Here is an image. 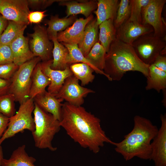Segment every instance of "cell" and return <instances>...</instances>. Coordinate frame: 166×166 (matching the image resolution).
<instances>
[{
  "label": "cell",
  "mask_w": 166,
  "mask_h": 166,
  "mask_svg": "<svg viewBox=\"0 0 166 166\" xmlns=\"http://www.w3.org/2000/svg\"><path fill=\"white\" fill-rule=\"evenodd\" d=\"M100 119L81 106L67 102L62 104L61 127L82 147L95 153L99 152L105 143L112 144L101 127Z\"/></svg>",
  "instance_id": "obj_1"
},
{
  "label": "cell",
  "mask_w": 166,
  "mask_h": 166,
  "mask_svg": "<svg viewBox=\"0 0 166 166\" xmlns=\"http://www.w3.org/2000/svg\"><path fill=\"white\" fill-rule=\"evenodd\" d=\"M161 126L151 143L150 160L155 166H166V114H161Z\"/></svg>",
  "instance_id": "obj_14"
},
{
  "label": "cell",
  "mask_w": 166,
  "mask_h": 166,
  "mask_svg": "<svg viewBox=\"0 0 166 166\" xmlns=\"http://www.w3.org/2000/svg\"><path fill=\"white\" fill-rule=\"evenodd\" d=\"M27 25L8 21L6 28L0 36V45H10L19 35L24 33Z\"/></svg>",
  "instance_id": "obj_28"
},
{
  "label": "cell",
  "mask_w": 166,
  "mask_h": 166,
  "mask_svg": "<svg viewBox=\"0 0 166 166\" xmlns=\"http://www.w3.org/2000/svg\"><path fill=\"white\" fill-rule=\"evenodd\" d=\"M8 21L0 14V36L6 28Z\"/></svg>",
  "instance_id": "obj_40"
},
{
  "label": "cell",
  "mask_w": 166,
  "mask_h": 166,
  "mask_svg": "<svg viewBox=\"0 0 166 166\" xmlns=\"http://www.w3.org/2000/svg\"><path fill=\"white\" fill-rule=\"evenodd\" d=\"M99 41L105 49L106 53L111 45L116 39V31L113 21L105 20L99 25Z\"/></svg>",
  "instance_id": "obj_26"
},
{
  "label": "cell",
  "mask_w": 166,
  "mask_h": 166,
  "mask_svg": "<svg viewBox=\"0 0 166 166\" xmlns=\"http://www.w3.org/2000/svg\"><path fill=\"white\" fill-rule=\"evenodd\" d=\"M2 0H0V3L1 2Z\"/></svg>",
  "instance_id": "obj_42"
},
{
  "label": "cell",
  "mask_w": 166,
  "mask_h": 166,
  "mask_svg": "<svg viewBox=\"0 0 166 166\" xmlns=\"http://www.w3.org/2000/svg\"><path fill=\"white\" fill-rule=\"evenodd\" d=\"M30 12L26 0H2L0 3V14L8 21L28 25Z\"/></svg>",
  "instance_id": "obj_11"
},
{
  "label": "cell",
  "mask_w": 166,
  "mask_h": 166,
  "mask_svg": "<svg viewBox=\"0 0 166 166\" xmlns=\"http://www.w3.org/2000/svg\"><path fill=\"white\" fill-rule=\"evenodd\" d=\"M106 53L105 49L98 41L92 47L85 57L96 69L98 74L106 77L103 71Z\"/></svg>",
  "instance_id": "obj_27"
},
{
  "label": "cell",
  "mask_w": 166,
  "mask_h": 166,
  "mask_svg": "<svg viewBox=\"0 0 166 166\" xmlns=\"http://www.w3.org/2000/svg\"><path fill=\"white\" fill-rule=\"evenodd\" d=\"M130 0L120 1L113 24L117 29L129 18L130 14Z\"/></svg>",
  "instance_id": "obj_31"
},
{
  "label": "cell",
  "mask_w": 166,
  "mask_h": 166,
  "mask_svg": "<svg viewBox=\"0 0 166 166\" xmlns=\"http://www.w3.org/2000/svg\"><path fill=\"white\" fill-rule=\"evenodd\" d=\"M41 60L39 57H35L19 66L10 80L9 93L13 94L15 101L20 105L30 98L32 73Z\"/></svg>",
  "instance_id": "obj_5"
},
{
  "label": "cell",
  "mask_w": 166,
  "mask_h": 166,
  "mask_svg": "<svg viewBox=\"0 0 166 166\" xmlns=\"http://www.w3.org/2000/svg\"><path fill=\"white\" fill-rule=\"evenodd\" d=\"M25 148L23 145L14 150L9 159L3 158L1 166H36L34 164L36 159L28 155Z\"/></svg>",
  "instance_id": "obj_22"
},
{
  "label": "cell",
  "mask_w": 166,
  "mask_h": 166,
  "mask_svg": "<svg viewBox=\"0 0 166 166\" xmlns=\"http://www.w3.org/2000/svg\"><path fill=\"white\" fill-rule=\"evenodd\" d=\"M149 66L140 59L131 45L116 38L106 53L103 71L110 81L120 80L130 71L140 72L147 77Z\"/></svg>",
  "instance_id": "obj_3"
},
{
  "label": "cell",
  "mask_w": 166,
  "mask_h": 166,
  "mask_svg": "<svg viewBox=\"0 0 166 166\" xmlns=\"http://www.w3.org/2000/svg\"><path fill=\"white\" fill-rule=\"evenodd\" d=\"M14 96L11 93L0 96V113L10 118L15 114Z\"/></svg>",
  "instance_id": "obj_32"
},
{
  "label": "cell",
  "mask_w": 166,
  "mask_h": 166,
  "mask_svg": "<svg viewBox=\"0 0 166 166\" xmlns=\"http://www.w3.org/2000/svg\"><path fill=\"white\" fill-rule=\"evenodd\" d=\"M34 105L33 113L35 128L32 133L35 145L40 149L48 148L55 151L57 148L52 146V142L60 129V122L35 103Z\"/></svg>",
  "instance_id": "obj_4"
},
{
  "label": "cell",
  "mask_w": 166,
  "mask_h": 166,
  "mask_svg": "<svg viewBox=\"0 0 166 166\" xmlns=\"http://www.w3.org/2000/svg\"><path fill=\"white\" fill-rule=\"evenodd\" d=\"M33 99L34 102L41 108L60 121L63 99L57 98L45 90L37 95Z\"/></svg>",
  "instance_id": "obj_17"
},
{
  "label": "cell",
  "mask_w": 166,
  "mask_h": 166,
  "mask_svg": "<svg viewBox=\"0 0 166 166\" xmlns=\"http://www.w3.org/2000/svg\"><path fill=\"white\" fill-rule=\"evenodd\" d=\"M99 25L96 18H93L86 26L81 42L78 45L85 57L93 45L99 41Z\"/></svg>",
  "instance_id": "obj_20"
},
{
  "label": "cell",
  "mask_w": 166,
  "mask_h": 166,
  "mask_svg": "<svg viewBox=\"0 0 166 166\" xmlns=\"http://www.w3.org/2000/svg\"><path fill=\"white\" fill-rule=\"evenodd\" d=\"M97 1L95 0H61L58 2L59 5L66 7L65 18L77 14L88 17L92 12L97 8Z\"/></svg>",
  "instance_id": "obj_19"
},
{
  "label": "cell",
  "mask_w": 166,
  "mask_h": 166,
  "mask_svg": "<svg viewBox=\"0 0 166 166\" xmlns=\"http://www.w3.org/2000/svg\"><path fill=\"white\" fill-rule=\"evenodd\" d=\"M166 2V0H149L141 11L142 23L150 25L155 35L165 38L166 25L162 12Z\"/></svg>",
  "instance_id": "obj_8"
},
{
  "label": "cell",
  "mask_w": 166,
  "mask_h": 166,
  "mask_svg": "<svg viewBox=\"0 0 166 166\" xmlns=\"http://www.w3.org/2000/svg\"><path fill=\"white\" fill-rule=\"evenodd\" d=\"M91 14L85 19H77L72 26L57 33V39L59 42L69 44H79L82 41L86 25L94 18Z\"/></svg>",
  "instance_id": "obj_16"
},
{
  "label": "cell",
  "mask_w": 166,
  "mask_h": 166,
  "mask_svg": "<svg viewBox=\"0 0 166 166\" xmlns=\"http://www.w3.org/2000/svg\"><path fill=\"white\" fill-rule=\"evenodd\" d=\"M73 75L81 82V86H85L93 81L95 76L94 70L88 65L82 63H73L69 65Z\"/></svg>",
  "instance_id": "obj_29"
},
{
  "label": "cell",
  "mask_w": 166,
  "mask_h": 166,
  "mask_svg": "<svg viewBox=\"0 0 166 166\" xmlns=\"http://www.w3.org/2000/svg\"><path fill=\"white\" fill-rule=\"evenodd\" d=\"M131 45L140 59L149 65L166 47V38L156 36L153 32L141 36Z\"/></svg>",
  "instance_id": "obj_7"
},
{
  "label": "cell",
  "mask_w": 166,
  "mask_h": 166,
  "mask_svg": "<svg viewBox=\"0 0 166 166\" xmlns=\"http://www.w3.org/2000/svg\"><path fill=\"white\" fill-rule=\"evenodd\" d=\"M9 121L10 118L0 113V139L8 126Z\"/></svg>",
  "instance_id": "obj_37"
},
{
  "label": "cell",
  "mask_w": 166,
  "mask_h": 166,
  "mask_svg": "<svg viewBox=\"0 0 166 166\" xmlns=\"http://www.w3.org/2000/svg\"><path fill=\"white\" fill-rule=\"evenodd\" d=\"M53 45L52 53L53 57L51 68L54 70H63L69 66V52L67 49L60 43L57 38L52 40Z\"/></svg>",
  "instance_id": "obj_23"
},
{
  "label": "cell",
  "mask_w": 166,
  "mask_h": 166,
  "mask_svg": "<svg viewBox=\"0 0 166 166\" xmlns=\"http://www.w3.org/2000/svg\"><path fill=\"white\" fill-rule=\"evenodd\" d=\"M12 62L13 57L10 45H0V65Z\"/></svg>",
  "instance_id": "obj_35"
},
{
  "label": "cell",
  "mask_w": 166,
  "mask_h": 166,
  "mask_svg": "<svg viewBox=\"0 0 166 166\" xmlns=\"http://www.w3.org/2000/svg\"><path fill=\"white\" fill-rule=\"evenodd\" d=\"M34 32L29 34L30 49L35 57H39L42 61L50 60L53 45L49 39L46 29L38 25L34 29Z\"/></svg>",
  "instance_id": "obj_10"
},
{
  "label": "cell",
  "mask_w": 166,
  "mask_h": 166,
  "mask_svg": "<svg viewBox=\"0 0 166 166\" xmlns=\"http://www.w3.org/2000/svg\"><path fill=\"white\" fill-rule=\"evenodd\" d=\"M29 6L33 7L41 6L42 8H46V1L45 0H27Z\"/></svg>",
  "instance_id": "obj_39"
},
{
  "label": "cell",
  "mask_w": 166,
  "mask_h": 166,
  "mask_svg": "<svg viewBox=\"0 0 166 166\" xmlns=\"http://www.w3.org/2000/svg\"><path fill=\"white\" fill-rule=\"evenodd\" d=\"M18 67L14 62L0 65V78L10 80Z\"/></svg>",
  "instance_id": "obj_34"
},
{
  "label": "cell",
  "mask_w": 166,
  "mask_h": 166,
  "mask_svg": "<svg viewBox=\"0 0 166 166\" xmlns=\"http://www.w3.org/2000/svg\"><path fill=\"white\" fill-rule=\"evenodd\" d=\"M46 11H30L28 16V24L40 23L46 15Z\"/></svg>",
  "instance_id": "obj_36"
},
{
  "label": "cell",
  "mask_w": 166,
  "mask_h": 166,
  "mask_svg": "<svg viewBox=\"0 0 166 166\" xmlns=\"http://www.w3.org/2000/svg\"><path fill=\"white\" fill-rule=\"evenodd\" d=\"M154 32L150 25L128 20L117 29L116 38L126 44L132 45L138 38Z\"/></svg>",
  "instance_id": "obj_13"
},
{
  "label": "cell",
  "mask_w": 166,
  "mask_h": 166,
  "mask_svg": "<svg viewBox=\"0 0 166 166\" xmlns=\"http://www.w3.org/2000/svg\"><path fill=\"white\" fill-rule=\"evenodd\" d=\"M149 76L147 78L146 90L152 89L158 93L166 89V56L159 55L149 66Z\"/></svg>",
  "instance_id": "obj_12"
},
{
  "label": "cell",
  "mask_w": 166,
  "mask_h": 166,
  "mask_svg": "<svg viewBox=\"0 0 166 166\" xmlns=\"http://www.w3.org/2000/svg\"><path fill=\"white\" fill-rule=\"evenodd\" d=\"M69 52L68 64L82 63L89 65L96 73L97 71L94 67L86 59L79 48L77 44H69L62 43Z\"/></svg>",
  "instance_id": "obj_30"
},
{
  "label": "cell",
  "mask_w": 166,
  "mask_h": 166,
  "mask_svg": "<svg viewBox=\"0 0 166 166\" xmlns=\"http://www.w3.org/2000/svg\"><path fill=\"white\" fill-rule=\"evenodd\" d=\"M77 19L75 15L63 18H59L58 15L52 16L46 23L48 25L46 30L49 40H52L54 38H57L58 32L65 30Z\"/></svg>",
  "instance_id": "obj_25"
},
{
  "label": "cell",
  "mask_w": 166,
  "mask_h": 166,
  "mask_svg": "<svg viewBox=\"0 0 166 166\" xmlns=\"http://www.w3.org/2000/svg\"><path fill=\"white\" fill-rule=\"evenodd\" d=\"M149 0H130V14L129 20L142 23L141 11Z\"/></svg>",
  "instance_id": "obj_33"
},
{
  "label": "cell",
  "mask_w": 166,
  "mask_h": 166,
  "mask_svg": "<svg viewBox=\"0 0 166 166\" xmlns=\"http://www.w3.org/2000/svg\"><path fill=\"white\" fill-rule=\"evenodd\" d=\"M52 59L39 62L43 73L50 80L48 92L55 96L59 92L65 79L72 76L73 74L70 70L69 65L63 70H56L52 69L51 65Z\"/></svg>",
  "instance_id": "obj_15"
},
{
  "label": "cell",
  "mask_w": 166,
  "mask_h": 166,
  "mask_svg": "<svg viewBox=\"0 0 166 166\" xmlns=\"http://www.w3.org/2000/svg\"><path fill=\"white\" fill-rule=\"evenodd\" d=\"M79 81L73 75L68 77L55 96L57 98L65 100L71 104L81 106L84 102V98L89 93H94L95 92L80 85Z\"/></svg>",
  "instance_id": "obj_9"
},
{
  "label": "cell",
  "mask_w": 166,
  "mask_h": 166,
  "mask_svg": "<svg viewBox=\"0 0 166 166\" xmlns=\"http://www.w3.org/2000/svg\"><path fill=\"white\" fill-rule=\"evenodd\" d=\"M120 1H97V8L93 12L96 16L97 23L99 25L106 20L111 19L114 21L116 16Z\"/></svg>",
  "instance_id": "obj_21"
},
{
  "label": "cell",
  "mask_w": 166,
  "mask_h": 166,
  "mask_svg": "<svg viewBox=\"0 0 166 166\" xmlns=\"http://www.w3.org/2000/svg\"><path fill=\"white\" fill-rule=\"evenodd\" d=\"M3 158L2 148L1 145H0V166H1L2 161Z\"/></svg>",
  "instance_id": "obj_41"
},
{
  "label": "cell",
  "mask_w": 166,
  "mask_h": 166,
  "mask_svg": "<svg viewBox=\"0 0 166 166\" xmlns=\"http://www.w3.org/2000/svg\"><path fill=\"white\" fill-rule=\"evenodd\" d=\"M50 82V79L43 73L38 63L32 75L30 98L33 99L37 95L45 91Z\"/></svg>",
  "instance_id": "obj_24"
},
{
  "label": "cell",
  "mask_w": 166,
  "mask_h": 166,
  "mask_svg": "<svg viewBox=\"0 0 166 166\" xmlns=\"http://www.w3.org/2000/svg\"><path fill=\"white\" fill-rule=\"evenodd\" d=\"M13 59V62L18 66L32 59L35 56L30 50L28 39L24 33L19 35L10 45Z\"/></svg>",
  "instance_id": "obj_18"
},
{
  "label": "cell",
  "mask_w": 166,
  "mask_h": 166,
  "mask_svg": "<svg viewBox=\"0 0 166 166\" xmlns=\"http://www.w3.org/2000/svg\"><path fill=\"white\" fill-rule=\"evenodd\" d=\"M132 130L124 136L120 142H113L115 150L121 154L126 161L135 157L150 160L151 143L156 135L158 129L149 119L139 115L134 118Z\"/></svg>",
  "instance_id": "obj_2"
},
{
  "label": "cell",
  "mask_w": 166,
  "mask_h": 166,
  "mask_svg": "<svg viewBox=\"0 0 166 166\" xmlns=\"http://www.w3.org/2000/svg\"><path fill=\"white\" fill-rule=\"evenodd\" d=\"M10 83V80L0 78V96L9 93Z\"/></svg>",
  "instance_id": "obj_38"
},
{
  "label": "cell",
  "mask_w": 166,
  "mask_h": 166,
  "mask_svg": "<svg viewBox=\"0 0 166 166\" xmlns=\"http://www.w3.org/2000/svg\"><path fill=\"white\" fill-rule=\"evenodd\" d=\"M34 99L30 98L20 105L18 111L10 118L8 126L0 139V145L6 139L27 129L34 131L35 125L32 114L34 108Z\"/></svg>",
  "instance_id": "obj_6"
}]
</instances>
